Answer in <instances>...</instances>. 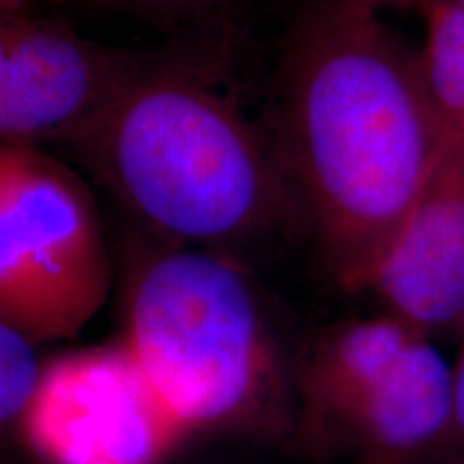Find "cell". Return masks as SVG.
<instances>
[{
    "mask_svg": "<svg viewBox=\"0 0 464 464\" xmlns=\"http://www.w3.org/2000/svg\"><path fill=\"white\" fill-rule=\"evenodd\" d=\"M269 131L324 266L359 293L448 140L420 50L370 5L316 0L286 34Z\"/></svg>",
    "mask_w": 464,
    "mask_h": 464,
    "instance_id": "1",
    "label": "cell"
},
{
    "mask_svg": "<svg viewBox=\"0 0 464 464\" xmlns=\"http://www.w3.org/2000/svg\"><path fill=\"white\" fill-rule=\"evenodd\" d=\"M73 147L166 243L237 249L299 218L271 131L226 92L168 63H142Z\"/></svg>",
    "mask_w": 464,
    "mask_h": 464,
    "instance_id": "2",
    "label": "cell"
},
{
    "mask_svg": "<svg viewBox=\"0 0 464 464\" xmlns=\"http://www.w3.org/2000/svg\"><path fill=\"white\" fill-rule=\"evenodd\" d=\"M121 340L191 437L290 445L295 362L237 256L174 243L142 254Z\"/></svg>",
    "mask_w": 464,
    "mask_h": 464,
    "instance_id": "3",
    "label": "cell"
},
{
    "mask_svg": "<svg viewBox=\"0 0 464 464\" xmlns=\"http://www.w3.org/2000/svg\"><path fill=\"white\" fill-rule=\"evenodd\" d=\"M301 454L335 464H420L439 458L454 409V365L430 335L387 314L329 329L295 362Z\"/></svg>",
    "mask_w": 464,
    "mask_h": 464,
    "instance_id": "4",
    "label": "cell"
},
{
    "mask_svg": "<svg viewBox=\"0 0 464 464\" xmlns=\"http://www.w3.org/2000/svg\"><path fill=\"white\" fill-rule=\"evenodd\" d=\"M110 286L106 232L86 183L34 144L0 142V323L34 346L73 338Z\"/></svg>",
    "mask_w": 464,
    "mask_h": 464,
    "instance_id": "5",
    "label": "cell"
},
{
    "mask_svg": "<svg viewBox=\"0 0 464 464\" xmlns=\"http://www.w3.org/2000/svg\"><path fill=\"white\" fill-rule=\"evenodd\" d=\"M15 439L39 464H166L191 434L119 338L44 359Z\"/></svg>",
    "mask_w": 464,
    "mask_h": 464,
    "instance_id": "6",
    "label": "cell"
},
{
    "mask_svg": "<svg viewBox=\"0 0 464 464\" xmlns=\"http://www.w3.org/2000/svg\"><path fill=\"white\" fill-rule=\"evenodd\" d=\"M147 58L52 20H0V142L73 144Z\"/></svg>",
    "mask_w": 464,
    "mask_h": 464,
    "instance_id": "7",
    "label": "cell"
},
{
    "mask_svg": "<svg viewBox=\"0 0 464 464\" xmlns=\"http://www.w3.org/2000/svg\"><path fill=\"white\" fill-rule=\"evenodd\" d=\"M359 293L428 335L464 332V150L450 138Z\"/></svg>",
    "mask_w": 464,
    "mask_h": 464,
    "instance_id": "8",
    "label": "cell"
},
{
    "mask_svg": "<svg viewBox=\"0 0 464 464\" xmlns=\"http://www.w3.org/2000/svg\"><path fill=\"white\" fill-rule=\"evenodd\" d=\"M423 14V75L445 136L464 150V9L451 0H432Z\"/></svg>",
    "mask_w": 464,
    "mask_h": 464,
    "instance_id": "9",
    "label": "cell"
},
{
    "mask_svg": "<svg viewBox=\"0 0 464 464\" xmlns=\"http://www.w3.org/2000/svg\"><path fill=\"white\" fill-rule=\"evenodd\" d=\"M44 359L34 344L0 323V439L17 437L22 413L31 400Z\"/></svg>",
    "mask_w": 464,
    "mask_h": 464,
    "instance_id": "10",
    "label": "cell"
},
{
    "mask_svg": "<svg viewBox=\"0 0 464 464\" xmlns=\"http://www.w3.org/2000/svg\"><path fill=\"white\" fill-rule=\"evenodd\" d=\"M460 353L454 363V409H451V426L448 440L439 458H445L450 464H464V332Z\"/></svg>",
    "mask_w": 464,
    "mask_h": 464,
    "instance_id": "11",
    "label": "cell"
},
{
    "mask_svg": "<svg viewBox=\"0 0 464 464\" xmlns=\"http://www.w3.org/2000/svg\"><path fill=\"white\" fill-rule=\"evenodd\" d=\"M114 3L131 5V7H140L149 11H189V9H202L207 5L216 3V0H114Z\"/></svg>",
    "mask_w": 464,
    "mask_h": 464,
    "instance_id": "12",
    "label": "cell"
},
{
    "mask_svg": "<svg viewBox=\"0 0 464 464\" xmlns=\"http://www.w3.org/2000/svg\"><path fill=\"white\" fill-rule=\"evenodd\" d=\"M359 3L370 5L374 9L382 7H398V9H426L432 0H359Z\"/></svg>",
    "mask_w": 464,
    "mask_h": 464,
    "instance_id": "13",
    "label": "cell"
},
{
    "mask_svg": "<svg viewBox=\"0 0 464 464\" xmlns=\"http://www.w3.org/2000/svg\"><path fill=\"white\" fill-rule=\"evenodd\" d=\"M33 0H0V20L5 17H14V15H24V11Z\"/></svg>",
    "mask_w": 464,
    "mask_h": 464,
    "instance_id": "14",
    "label": "cell"
},
{
    "mask_svg": "<svg viewBox=\"0 0 464 464\" xmlns=\"http://www.w3.org/2000/svg\"><path fill=\"white\" fill-rule=\"evenodd\" d=\"M451 3L458 5V7H460V9H464V0H451Z\"/></svg>",
    "mask_w": 464,
    "mask_h": 464,
    "instance_id": "15",
    "label": "cell"
},
{
    "mask_svg": "<svg viewBox=\"0 0 464 464\" xmlns=\"http://www.w3.org/2000/svg\"><path fill=\"white\" fill-rule=\"evenodd\" d=\"M166 464H170V462H166Z\"/></svg>",
    "mask_w": 464,
    "mask_h": 464,
    "instance_id": "16",
    "label": "cell"
}]
</instances>
